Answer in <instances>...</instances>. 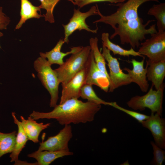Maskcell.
I'll use <instances>...</instances> for the list:
<instances>
[{"label": "cell", "mask_w": 165, "mask_h": 165, "mask_svg": "<svg viewBox=\"0 0 165 165\" xmlns=\"http://www.w3.org/2000/svg\"><path fill=\"white\" fill-rule=\"evenodd\" d=\"M102 50V54L107 62L109 70L108 75L110 84L108 92H112L119 87L132 83L129 75L123 72L118 59L112 56L110 51L103 45Z\"/></svg>", "instance_id": "7"}, {"label": "cell", "mask_w": 165, "mask_h": 165, "mask_svg": "<svg viewBox=\"0 0 165 165\" xmlns=\"http://www.w3.org/2000/svg\"><path fill=\"white\" fill-rule=\"evenodd\" d=\"M146 77L156 90L164 86L163 81L165 76V60L156 62L146 61Z\"/></svg>", "instance_id": "14"}, {"label": "cell", "mask_w": 165, "mask_h": 165, "mask_svg": "<svg viewBox=\"0 0 165 165\" xmlns=\"http://www.w3.org/2000/svg\"><path fill=\"white\" fill-rule=\"evenodd\" d=\"M41 2L39 6L41 9H45L46 13L44 15L46 21L50 23L55 22L53 12L54 8L61 0H39Z\"/></svg>", "instance_id": "25"}, {"label": "cell", "mask_w": 165, "mask_h": 165, "mask_svg": "<svg viewBox=\"0 0 165 165\" xmlns=\"http://www.w3.org/2000/svg\"><path fill=\"white\" fill-rule=\"evenodd\" d=\"M10 21L9 18L2 12V8L0 6V30L6 29Z\"/></svg>", "instance_id": "29"}, {"label": "cell", "mask_w": 165, "mask_h": 165, "mask_svg": "<svg viewBox=\"0 0 165 165\" xmlns=\"http://www.w3.org/2000/svg\"><path fill=\"white\" fill-rule=\"evenodd\" d=\"M65 43L63 39H60L57 42L55 47L51 50L45 53H40V56L47 59L49 64L52 65L56 64L60 66L64 63V57L70 54L75 53L80 50L82 46H78L71 47L70 51L64 53L61 51L62 47Z\"/></svg>", "instance_id": "15"}, {"label": "cell", "mask_w": 165, "mask_h": 165, "mask_svg": "<svg viewBox=\"0 0 165 165\" xmlns=\"http://www.w3.org/2000/svg\"><path fill=\"white\" fill-rule=\"evenodd\" d=\"M64 126L57 134L49 137L45 141L40 143L37 150L69 151L68 143L73 135L72 128L70 125Z\"/></svg>", "instance_id": "9"}, {"label": "cell", "mask_w": 165, "mask_h": 165, "mask_svg": "<svg viewBox=\"0 0 165 165\" xmlns=\"http://www.w3.org/2000/svg\"><path fill=\"white\" fill-rule=\"evenodd\" d=\"M71 2L74 5H76L80 8L84 6L92 3L108 2L112 4H117L119 2H123L127 0H67Z\"/></svg>", "instance_id": "28"}, {"label": "cell", "mask_w": 165, "mask_h": 165, "mask_svg": "<svg viewBox=\"0 0 165 165\" xmlns=\"http://www.w3.org/2000/svg\"><path fill=\"white\" fill-rule=\"evenodd\" d=\"M101 107L100 104L89 101L84 102L78 99L72 98L57 105L51 112L33 111L29 116L35 120L54 119L62 125L86 123L94 120L95 115Z\"/></svg>", "instance_id": "2"}, {"label": "cell", "mask_w": 165, "mask_h": 165, "mask_svg": "<svg viewBox=\"0 0 165 165\" xmlns=\"http://www.w3.org/2000/svg\"><path fill=\"white\" fill-rule=\"evenodd\" d=\"M157 113H151L146 120L140 123L151 133L155 144L165 149V120Z\"/></svg>", "instance_id": "11"}, {"label": "cell", "mask_w": 165, "mask_h": 165, "mask_svg": "<svg viewBox=\"0 0 165 165\" xmlns=\"http://www.w3.org/2000/svg\"><path fill=\"white\" fill-rule=\"evenodd\" d=\"M145 58L141 61H138L135 59H132L130 61L133 66V68L130 69L125 67L123 70L126 71L129 75L132 82L135 83L138 86L143 92H146L149 85L147 79V68L144 67Z\"/></svg>", "instance_id": "13"}, {"label": "cell", "mask_w": 165, "mask_h": 165, "mask_svg": "<svg viewBox=\"0 0 165 165\" xmlns=\"http://www.w3.org/2000/svg\"><path fill=\"white\" fill-rule=\"evenodd\" d=\"M149 1L160 2L159 0H127L123 2L113 4L118 6V8L115 13L107 16L101 13L96 4L97 15L100 18L93 23L102 22L109 25L114 30L110 39L118 36L121 44H129L134 49L138 48L140 42L145 39L146 35L157 32L155 24L146 28L155 20H148L144 24L143 19L138 14V9L140 6Z\"/></svg>", "instance_id": "1"}, {"label": "cell", "mask_w": 165, "mask_h": 165, "mask_svg": "<svg viewBox=\"0 0 165 165\" xmlns=\"http://www.w3.org/2000/svg\"><path fill=\"white\" fill-rule=\"evenodd\" d=\"M150 35V38L140 44L138 52L152 62L165 60V31H157Z\"/></svg>", "instance_id": "6"}, {"label": "cell", "mask_w": 165, "mask_h": 165, "mask_svg": "<svg viewBox=\"0 0 165 165\" xmlns=\"http://www.w3.org/2000/svg\"><path fill=\"white\" fill-rule=\"evenodd\" d=\"M73 153L69 151H52L37 150L28 155V157L35 159L37 165H49L55 160L64 156L72 155Z\"/></svg>", "instance_id": "17"}, {"label": "cell", "mask_w": 165, "mask_h": 165, "mask_svg": "<svg viewBox=\"0 0 165 165\" xmlns=\"http://www.w3.org/2000/svg\"><path fill=\"white\" fill-rule=\"evenodd\" d=\"M17 134L15 131L9 133L0 132V158L4 155L13 151Z\"/></svg>", "instance_id": "21"}, {"label": "cell", "mask_w": 165, "mask_h": 165, "mask_svg": "<svg viewBox=\"0 0 165 165\" xmlns=\"http://www.w3.org/2000/svg\"><path fill=\"white\" fill-rule=\"evenodd\" d=\"M147 14L153 16L157 20L158 32L165 31V3L154 5L148 10Z\"/></svg>", "instance_id": "22"}, {"label": "cell", "mask_w": 165, "mask_h": 165, "mask_svg": "<svg viewBox=\"0 0 165 165\" xmlns=\"http://www.w3.org/2000/svg\"><path fill=\"white\" fill-rule=\"evenodd\" d=\"M3 35V34L1 32H0V38ZM1 48V46L0 45V49Z\"/></svg>", "instance_id": "30"}, {"label": "cell", "mask_w": 165, "mask_h": 165, "mask_svg": "<svg viewBox=\"0 0 165 165\" xmlns=\"http://www.w3.org/2000/svg\"><path fill=\"white\" fill-rule=\"evenodd\" d=\"M51 65L46 59L40 56L35 61L33 64L39 79L50 96V107L54 108L57 105L60 82Z\"/></svg>", "instance_id": "3"}, {"label": "cell", "mask_w": 165, "mask_h": 165, "mask_svg": "<svg viewBox=\"0 0 165 165\" xmlns=\"http://www.w3.org/2000/svg\"><path fill=\"white\" fill-rule=\"evenodd\" d=\"M153 150V157L151 163L154 165H162L165 160V151L157 145L154 141L150 142Z\"/></svg>", "instance_id": "26"}, {"label": "cell", "mask_w": 165, "mask_h": 165, "mask_svg": "<svg viewBox=\"0 0 165 165\" xmlns=\"http://www.w3.org/2000/svg\"><path fill=\"white\" fill-rule=\"evenodd\" d=\"M85 68V84L96 85L105 92H108L110 84L109 78L97 66L91 50Z\"/></svg>", "instance_id": "10"}, {"label": "cell", "mask_w": 165, "mask_h": 165, "mask_svg": "<svg viewBox=\"0 0 165 165\" xmlns=\"http://www.w3.org/2000/svg\"><path fill=\"white\" fill-rule=\"evenodd\" d=\"M97 15V5L93 6L87 11L82 12L79 9H74L72 17L69 22L66 24H62L64 29V37L63 40L65 43L68 44L69 41L68 38L75 31L79 30H85L89 32L97 33L98 30L97 26L95 30L90 29L86 22V19L91 16Z\"/></svg>", "instance_id": "8"}, {"label": "cell", "mask_w": 165, "mask_h": 165, "mask_svg": "<svg viewBox=\"0 0 165 165\" xmlns=\"http://www.w3.org/2000/svg\"><path fill=\"white\" fill-rule=\"evenodd\" d=\"M80 96L82 98L88 101L105 105H109L110 102H106L99 97L94 91L92 85L85 84L82 87Z\"/></svg>", "instance_id": "24"}, {"label": "cell", "mask_w": 165, "mask_h": 165, "mask_svg": "<svg viewBox=\"0 0 165 165\" xmlns=\"http://www.w3.org/2000/svg\"><path fill=\"white\" fill-rule=\"evenodd\" d=\"M14 123L18 127V132L16 134L14 148L9 156L11 162H16L19 160L18 156L23 149L25 147L28 140L27 135L21 124L16 117L14 112L12 113Z\"/></svg>", "instance_id": "18"}, {"label": "cell", "mask_w": 165, "mask_h": 165, "mask_svg": "<svg viewBox=\"0 0 165 165\" xmlns=\"http://www.w3.org/2000/svg\"><path fill=\"white\" fill-rule=\"evenodd\" d=\"M90 46L92 51L95 63L98 68L108 77L109 75L106 67L105 60L99 50L98 39L97 37L91 38L89 40Z\"/></svg>", "instance_id": "23"}, {"label": "cell", "mask_w": 165, "mask_h": 165, "mask_svg": "<svg viewBox=\"0 0 165 165\" xmlns=\"http://www.w3.org/2000/svg\"><path fill=\"white\" fill-rule=\"evenodd\" d=\"M109 105L125 113L135 119L140 123L146 120L149 117V116L125 108L119 105L115 102H110Z\"/></svg>", "instance_id": "27"}, {"label": "cell", "mask_w": 165, "mask_h": 165, "mask_svg": "<svg viewBox=\"0 0 165 165\" xmlns=\"http://www.w3.org/2000/svg\"><path fill=\"white\" fill-rule=\"evenodd\" d=\"M20 18L16 25V29L20 28L28 20L33 18L39 19L41 17H44V15L38 13V11L41 12V9L39 6H34L28 0H20Z\"/></svg>", "instance_id": "19"}, {"label": "cell", "mask_w": 165, "mask_h": 165, "mask_svg": "<svg viewBox=\"0 0 165 165\" xmlns=\"http://www.w3.org/2000/svg\"><path fill=\"white\" fill-rule=\"evenodd\" d=\"M109 34L108 33H102L101 39L102 45L112 52L114 55L118 54L124 57H129L130 56H139L144 58L143 56L140 54L138 51H135L132 47L130 50H125L119 45L112 42L109 39Z\"/></svg>", "instance_id": "20"}, {"label": "cell", "mask_w": 165, "mask_h": 165, "mask_svg": "<svg viewBox=\"0 0 165 165\" xmlns=\"http://www.w3.org/2000/svg\"><path fill=\"white\" fill-rule=\"evenodd\" d=\"M86 71L84 68L76 74L68 82L61 84L62 90L59 104L72 98L78 99L81 89L85 84Z\"/></svg>", "instance_id": "12"}, {"label": "cell", "mask_w": 165, "mask_h": 165, "mask_svg": "<svg viewBox=\"0 0 165 165\" xmlns=\"http://www.w3.org/2000/svg\"><path fill=\"white\" fill-rule=\"evenodd\" d=\"M21 123L27 135L28 140L35 143L39 142L38 137L43 130L48 128L50 123L44 124L43 123H38L31 117L29 116L27 119L21 116Z\"/></svg>", "instance_id": "16"}, {"label": "cell", "mask_w": 165, "mask_h": 165, "mask_svg": "<svg viewBox=\"0 0 165 165\" xmlns=\"http://www.w3.org/2000/svg\"><path fill=\"white\" fill-rule=\"evenodd\" d=\"M90 51V46H82L80 50L72 54L62 64L54 70L60 83H66L85 68Z\"/></svg>", "instance_id": "4"}, {"label": "cell", "mask_w": 165, "mask_h": 165, "mask_svg": "<svg viewBox=\"0 0 165 165\" xmlns=\"http://www.w3.org/2000/svg\"><path fill=\"white\" fill-rule=\"evenodd\" d=\"M153 87L152 85L148 92L143 95H136L131 98L127 103L128 106L133 109L140 111L148 108L151 112L157 113L162 116L165 86L155 90Z\"/></svg>", "instance_id": "5"}]
</instances>
